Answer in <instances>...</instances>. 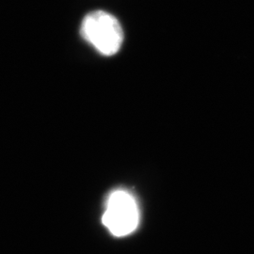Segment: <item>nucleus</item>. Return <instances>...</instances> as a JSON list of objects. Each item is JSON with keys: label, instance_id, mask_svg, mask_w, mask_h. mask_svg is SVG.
Returning a JSON list of instances; mask_svg holds the SVG:
<instances>
[{"label": "nucleus", "instance_id": "nucleus-1", "mask_svg": "<svg viewBox=\"0 0 254 254\" xmlns=\"http://www.w3.org/2000/svg\"><path fill=\"white\" fill-rule=\"evenodd\" d=\"M81 36L96 51L104 56H113L124 42V31L118 20L109 12L96 10L82 21Z\"/></svg>", "mask_w": 254, "mask_h": 254}, {"label": "nucleus", "instance_id": "nucleus-2", "mask_svg": "<svg viewBox=\"0 0 254 254\" xmlns=\"http://www.w3.org/2000/svg\"><path fill=\"white\" fill-rule=\"evenodd\" d=\"M102 221L113 236H126L133 233L139 221L138 207L133 195L124 190L113 191L107 201Z\"/></svg>", "mask_w": 254, "mask_h": 254}]
</instances>
